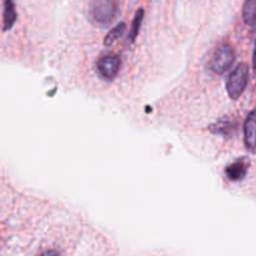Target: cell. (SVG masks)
Segmentation results:
<instances>
[{"label": "cell", "mask_w": 256, "mask_h": 256, "mask_svg": "<svg viewBox=\"0 0 256 256\" xmlns=\"http://www.w3.org/2000/svg\"><path fill=\"white\" fill-rule=\"evenodd\" d=\"M118 12V0H92L90 4V16L98 25L110 24L116 18Z\"/></svg>", "instance_id": "1"}, {"label": "cell", "mask_w": 256, "mask_h": 256, "mask_svg": "<svg viewBox=\"0 0 256 256\" xmlns=\"http://www.w3.org/2000/svg\"><path fill=\"white\" fill-rule=\"evenodd\" d=\"M249 82V66L245 62L238 65L229 74L226 80V90L232 100H238L246 89Z\"/></svg>", "instance_id": "2"}, {"label": "cell", "mask_w": 256, "mask_h": 256, "mask_svg": "<svg viewBox=\"0 0 256 256\" xmlns=\"http://www.w3.org/2000/svg\"><path fill=\"white\" fill-rule=\"evenodd\" d=\"M235 62V52L230 45L222 44L215 49L212 59H210V69L215 74H224Z\"/></svg>", "instance_id": "3"}, {"label": "cell", "mask_w": 256, "mask_h": 256, "mask_svg": "<svg viewBox=\"0 0 256 256\" xmlns=\"http://www.w3.org/2000/svg\"><path fill=\"white\" fill-rule=\"evenodd\" d=\"M120 65H122V62L118 55H104L98 60V72H99L100 76L104 79L112 80L119 72Z\"/></svg>", "instance_id": "4"}, {"label": "cell", "mask_w": 256, "mask_h": 256, "mask_svg": "<svg viewBox=\"0 0 256 256\" xmlns=\"http://www.w3.org/2000/svg\"><path fill=\"white\" fill-rule=\"evenodd\" d=\"M244 142L250 152H256V109L249 112L244 122Z\"/></svg>", "instance_id": "5"}, {"label": "cell", "mask_w": 256, "mask_h": 256, "mask_svg": "<svg viewBox=\"0 0 256 256\" xmlns=\"http://www.w3.org/2000/svg\"><path fill=\"white\" fill-rule=\"evenodd\" d=\"M248 169H249V162L245 159H239L226 168L225 174L232 182H240L246 176Z\"/></svg>", "instance_id": "6"}, {"label": "cell", "mask_w": 256, "mask_h": 256, "mask_svg": "<svg viewBox=\"0 0 256 256\" xmlns=\"http://www.w3.org/2000/svg\"><path fill=\"white\" fill-rule=\"evenodd\" d=\"M16 22V10L14 0H5L4 12H2V29L10 30Z\"/></svg>", "instance_id": "7"}, {"label": "cell", "mask_w": 256, "mask_h": 256, "mask_svg": "<svg viewBox=\"0 0 256 256\" xmlns=\"http://www.w3.org/2000/svg\"><path fill=\"white\" fill-rule=\"evenodd\" d=\"M242 19L250 26L256 25V0H245L242 6Z\"/></svg>", "instance_id": "8"}, {"label": "cell", "mask_w": 256, "mask_h": 256, "mask_svg": "<svg viewBox=\"0 0 256 256\" xmlns=\"http://www.w3.org/2000/svg\"><path fill=\"white\" fill-rule=\"evenodd\" d=\"M142 18H144V9H139L136 12H135V16L132 22V28H130V32H129L130 42H134V40L136 39L138 34H139L140 32V26H142Z\"/></svg>", "instance_id": "9"}, {"label": "cell", "mask_w": 256, "mask_h": 256, "mask_svg": "<svg viewBox=\"0 0 256 256\" xmlns=\"http://www.w3.org/2000/svg\"><path fill=\"white\" fill-rule=\"evenodd\" d=\"M124 32H125V24L124 22H120V24H118L116 26L112 28V29L108 32V35L104 39V44L106 45V46L114 44L119 38H122V35L124 34Z\"/></svg>", "instance_id": "10"}, {"label": "cell", "mask_w": 256, "mask_h": 256, "mask_svg": "<svg viewBox=\"0 0 256 256\" xmlns=\"http://www.w3.org/2000/svg\"><path fill=\"white\" fill-rule=\"evenodd\" d=\"M40 256H60V255L58 254L56 252H54V250H49V252H42V254L40 255Z\"/></svg>", "instance_id": "11"}, {"label": "cell", "mask_w": 256, "mask_h": 256, "mask_svg": "<svg viewBox=\"0 0 256 256\" xmlns=\"http://www.w3.org/2000/svg\"><path fill=\"white\" fill-rule=\"evenodd\" d=\"M252 68L256 72V40H255V48H254V54H252Z\"/></svg>", "instance_id": "12"}]
</instances>
